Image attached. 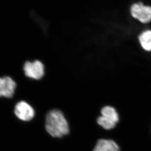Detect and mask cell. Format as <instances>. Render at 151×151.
Returning a JSON list of instances; mask_svg holds the SVG:
<instances>
[{
    "label": "cell",
    "mask_w": 151,
    "mask_h": 151,
    "mask_svg": "<svg viewBox=\"0 0 151 151\" xmlns=\"http://www.w3.org/2000/svg\"><path fill=\"white\" fill-rule=\"evenodd\" d=\"M46 129L54 137H61L69 132L66 119L60 111L55 109L49 112L46 118Z\"/></svg>",
    "instance_id": "cell-1"
},
{
    "label": "cell",
    "mask_w": 151,
    "mask_h": 151,
    "mask_svg": "<svg viewBox=\"0 0 151 151\" xmlns=\"http://www.w3.org/2000/svg\"><path fill=\"white\" fill-rule=\"evenodd\" d=\"M102 115L98 118L97 123L106 129L114 128L119 121V116L114 108L110 106L104 107L101 110Z\"/></svg>",
    "instance_id": "cell-2"
},
{
    "label": "cell",
    "mask_w": 151,
    "mask_h": 151,
    "mask_svg": "<svg viewBox=\"0 0 151 151\" xmlns=\"http://www.w3.org/2000/svg\"><path fill=\"white\" fill-rule=\"evenodd\" d=\"M132 16L142 23H147L151 21V7L142 3H135L131 7Z\"/></svg>",
    "instance_id": "cell-3"
},
{
    "label": "cell",
    "mask_w": 151,
    "mask_h": 151,
    "mask_svg": "<svg viewBox=\"0 0 151 151\" xmlns=\"http://www.w3.org/2000/svg\"><path fill=\"white\" fill-rule=\"evenodd\" d=\"M25 75L29 78L39 80L44 75V66L41 61L35 60L31 63L27 61L23 67Z\"/></svg>",
    "instance_id": "cell-4"
},
{
    "label": "cell",
    "mask_w": 151,
    "mask_h": 151,
    "mask_svg": "<svg viewBox=\"0 0 151 151\" xmlns=\"http://www.w3.org/2000/svg\"><path fill=\"white\" fill-rule=\"evenodd\" d=\"M15 114L19 119L24 121H29L35 116L33 108L26 102L21 101L15 106Z\"/></svg>",
    "instance_id": "cell-5"
},
{
    "label": "cell",
    "mask_w": 151,
    "mask_h": 151,
    "mask_svg": "<svg viewBox=\"0 0 151 151\" xmlns=\"http://www.w3.org/2000/svg\"><path fill=\"white\" fill-rule=\"evenodd\" d=\"M16 87V83L10 77L0 78V97H12Z\"/></svg>",
    "instance_id": "cell-6"
},
{
    "label": "cell",
    "mask_w": 151,
    "mask_h": 151,
    "mask_svg": "<svg viewBox=\"0 0 151 151\" xmlns=\"http://www.w3.org/2000/svg\"><path fill=\"white\" fill-rule=\"evenodd\" d=\"M94 151H119V148L113 140L100 139L98 141Z\"/></svg>",
    "instance_id": "cell-7"
},
{
    "label": "cell",
    "mask_w": 151,
    "mask_h": 151,
    "mask_svg": "<svg viewBox=\"0 0 151 151\" xmlns=\"http://www.w3.org/2000/svg\"><path fill=\"white\" fill-rule=\"evenodd\" d=\"M142 48L147 52H151V31L143 32L138 37Z\"/></svg>",
    "instance_id": "cell-8"
}]
</instances>
